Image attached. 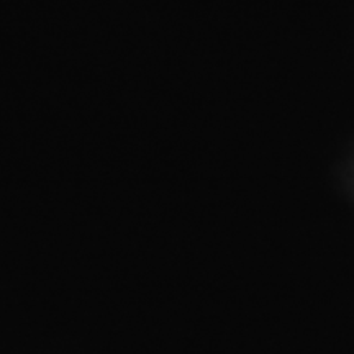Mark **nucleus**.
<instances>
[]
</instances>
